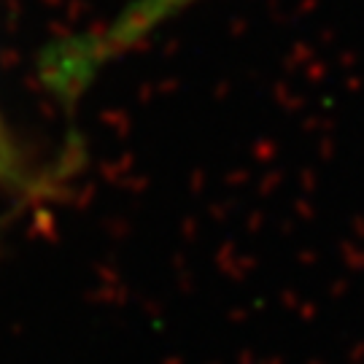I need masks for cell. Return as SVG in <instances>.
Returning a JSON list of instances; mask_svg holds the SVG:
<instances>
[{
    "mask_svg": "<svg viewBox=\"0 0 364 364\" xmlns=\"http://www.w3.org/2000/svg\"><path fill=\"white\" fill-rule=\"evenodd\" d=\"M16 178H22V168L16 162V151L9 144V135L0 119V181H16Z\"/></svg>",
    "mask_w": 364,
    "mask_h": 364,
    "instance_id": "cell-1",
    "label": "cell"
}]
</instances>
